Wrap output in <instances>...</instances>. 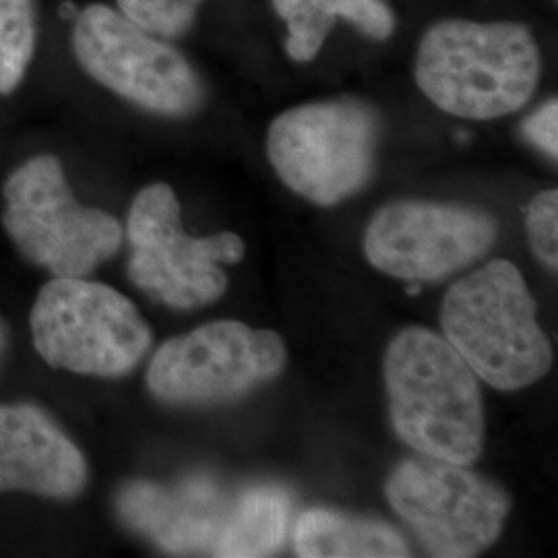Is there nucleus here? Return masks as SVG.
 <instances>
[{"label": "nucleus", "instance_id": "nucleus-1", "mask_svg": "<svg viewBox=\"0 0 558 558\" xmlns=\"http://www.w3.org/2000/svg\"><path fill=\"white\" fill-rule=\"evenodd\" d=\"M383 377L391 424L420 456L470 465L484 447L478 377L447 339L408 327L387 345Z\"/></svg>", "mask_w": 558, "mask_h": 558}, {"label": "nucleus", "instance_id": "nucleus-2", "mask_svg": "<svg viewBox=\"0 0 558 558\" xmlns=\"http://www.w3.org/2000/svg\"><path fill=\"white\" fill-rule=\"evenodd\" d=\"M414 75L420 92L442 112L500 119L521 110L538 87V41L509 21H440L420 41Z\"/></svg>", "mask_w": 558, "mask_h": 558}, {"label": "nucleus", "instance_id": "nucleus-3", "mask_svg": "<svg viewBox=\"0 0 558 558\" xmlns=\"http://www.w3.org/2000/svg\"><path fill=\"white\" fill-rule=\"evenodd\" d=\"M440 325L442 338L476 377L500 391L525 389L553 366L536 302L511 260H490L453 283L442 300Z\"/></svg>", "mask_w": 558, "mask_h": 558}, {"label": "nucleus", "instance_id": "nucleus-4", "mask_svg": "<svg viewBox=\"0 0 558 558\" xmlns=\"http://www.w3.org/2000/svg\"><path fill=\"white\" fill-rule=\"evenodd\" d=\"M2 226L21 255L54 278H87L122 244L120 221L75 199L57 156L17 166L2 186Z\"/></svg>", "mask_w": 558, "mask_h": 558}, {"label": "nucleus", "instance_id": "nucleus-5", "mask_svg": "<svg viewBox=\"0 0 558 558\" xmlns=\"http://www.w3.org/2000/svg\"><path fill=\"white\" fill-rule=\"evenodd\" d=\"M29 327L46 364L106 379L137 368L154 341L131 300L85 278L50 279L34 302Z\"/></svg>", "mask_w": 558, "mask_h": 558}, {"label": "nucleus", "instance_id": "nucleus-6", "mask_svg": "<svg viewBox=\"0 0 558 558\" xmlns=\"http://www.w3.org/2000/svg\"><path fill=\"white\" fill-rule=\"evenodd\" d=\"M379 131L377 112L364 101L302 104L271 122L267 158L288 189L331 207L371 179Z\"/></svg>", "mask_w": 558, "mask_h": 558}, {"label": "nucleus", "instance_id": "nucleus-7", "mask_svg": "<svg viewBox=\"0 0 558 558\" xmlns=\"http://www.w3.org/2000/svg\"><path fill=\"white\" fill-rule=\"evenodd\" d=\"M126 236L131 281L147 296L179 311L220 300L228 290L221 265H236L244 257V242L234 232L189 236L180 223L177 193L163 182L145 186L133 199Z\"/></svg>", "mask_w": 558, "mask_h": 558}, {"label": "nucleus", "instance_id": "nucleus-8", "mask_svg": "<svg viewBox=\"0 0 558 558\" xmlns=\"http://www.w3.org/2000/svg\"><path fill=\"white\" fill-rule=\"evenodd\" d=\"M71 41L81 69L122 100L177 119L199 110L205 92L191 62L119 9L85 7Z\"/></svg>", "mask_w": 558, "mask_h": 558}, {"label": "nucleus", "instance_id": "nucleus-9", "mask_svg": "<svg viewBox=\"0 0 558 558\" xmlns=\"http://www.w3.org/2000/svg\"><path fill=\"white\" fill-rule=\"evenodd\" d=\"M385 493L422 546L442 558L476 557L493 546L511 509L499 486L439 459L401 461Z\"/></svg>", "mask_w": 558, "mask_h": 558}, {"label": "nucleus", "instance_id": "nucleus-10", "mask_svg": "<svg viewBox=\"0 0 558 558\" xmlns=\"http://www.w3.org/2000/svg\"><path fill=\"white\" fill-rule=\"evenodd\" d=\"M286 360L283 339L276 331L214 320L161 343L145 380L151 396L166 403L209 405L276 379Z\"/></svg>", "mask_w": 558, "mask_h": 558}, {"label": "nucleus", "instance_id": "nucleus-11", "mask_svg": "<svg viewBox=\"0 0 558 558\" xmlns=\"http://www.w3.org/2000/svg\"><path fill=\"white\" fill-rule=\"evenodd\" d=\"M497 234V221L474 207L399 201L368 223L364 255L391 278L437 281L482 259Z\"/></svg>", "mask_w": 558, "mask_h": 558}, {"label": "nucleus", "instance_id": "nucleus-12", "mask_svg": "<svg viewBox=\"0 0 558 558\" xmlns=\"http://www.w3.org/2000/svg\"><path fill=\"white\" fill-rule=\"evenodd\" d=\"M230 505L220 482L207 476L177 484L137 480L122 486L117 497L122 523L172 555H211Z\"/></svg>", "mask_w": 558, "mask_h": 558}, {"label": "nucleus", "instance_id": "nucleus-13", "mask_svg": "<svg viewBox=\"0 0 558 558\" xmlns=\"http://www.w3.org/2000/svg\"><path fill=\"white\" fill-rule=\"evenodd\" d=\"M87 461L59 422L34 403L0 405V493L77 499Z\"/></svg>", "mask_w": 558, "mask_h": 558}, {"label": "nucleus", "instance_id": "nucleus-14", "mask_svg": "<svg viewBox=\"0 0 558 558\" xmlns=\"http://www.w3.org/2000/svg\"><path fill=\"white\" fill-rule=\"evenodd\" d=\"M274 9L288 25L286 50L296 62L319 54L338 20L373 40H387L396 29V17L383 0H274Z\"/></svg>", "mask_w": 558, "mask_h": 558}, {"label": "nucleus", "instance_id": "nucleus-15", "mask_svg": "<svg viewBox=\"0 0 558 558\" xmlns=\"http://www.w3.org/2000/svg\"><path fill=\"white\" fill-rule=\"evenodd\" d=\"M294 550L302 558L410 557L408 542L396 527L380 521L348 518L331 509H311L300 515Z\"/></svg>", "mask_w": 558, "mask_h": 558}, {"label": "nucleus", "instance_id": "nucleus-16", "mask_svg": "<svg viewBox=\"0 0 558 558\" xmlns=\"http://www.w3.org/2000/svg\"><path fill=\"white\" fill-rule=\"evenodd\" d=\"M292 513L290 495L271 484L246 488L232 499L214 557H271L283 546Z\"/></svg>", "mask_w": 558, "mask_h": 558}, {"label": "nucleus", "instance_id": "nucleus-17", "mask_svg": "<svg viewBox=\"0 0 558 558\" xmlns=\"http://www.w3.org/2000/svg\"><path fill=\"white\" fill-rule=\"evenodd\" d=\"M38 41L36 0H0V96H11L25 77Z\"/></svg>", "mask_w": 558, "mask_h": 558}, {"label": "nucleus", "instance_id": "nucleus-18", "mask_svg": "<svg viewBox=\"0 0 558 558\" xmlns=\"http://www.w3.org/2000/svg\"><path fill=\"white\" fill-rule=\"evenodd\" d=\"M203 0H117L120 13L160 38H180L197 20Z\"/></svg>", "mask_w": 558, "mask_h": 558}, {"label": "nucleus", "instance_id": "nucleus-19", "mask_svg": "<svg viewBox=\"0 0 558 558\" xmlns=\"http://www.w3.org/2000/svg\"><path fill=\"white\" fill-rule=\"evenodd\" d=\"M527 239L534 255L538 257L548 269L558 267V191H542L536 195L525 216Z\"/></svg>", "mask_w": 558, "mask_h": 558}, {"label": "nucleus", "instance_id": "nucleus-20", "mask_svg": "<svg viewBox=\"0 0 558 558\" xmlns=\"http://www.w3.org/2000/svg\"><path fill=\"white\" fill-rule=\"evenodd\" d=\"M523 135L553 160L558 158V101L542 104L538 110L523 122Z\"/></svg>", "mask_w": 558, "mask_h": 558}, {"label": "nucleus", "instance_id": "nucleus-21", "mask_svg": "<svg viewBox=\"0 0 558 558\" xmlns=\"http://www.w3.org/2000/svg\"><path fill=\"white\" fill-rule=\"evenodd\" d=\"M7 343H9V331H7L4 320L0 319V364H2L4 352H7Z\"/></svg>", "mask_w": 558, "mask_h": 558}, {"label": "nucleus", "instance_id": "nucleus-22", "mask_svg": "<svg viewBox=\"0 0 558 558\" xmlns=\"http://www.w3.org/2000/svg\"><path fill=\"white\" fill-rule=\"evenodd\" d=\"M408 294H420V286L416 288V286H410L408 288Z\"/></svg>", "mask_w": 558, "mask_h": 558}]
</instances>
